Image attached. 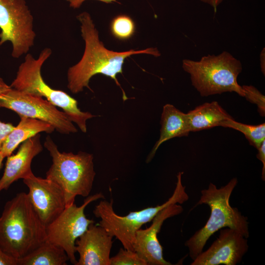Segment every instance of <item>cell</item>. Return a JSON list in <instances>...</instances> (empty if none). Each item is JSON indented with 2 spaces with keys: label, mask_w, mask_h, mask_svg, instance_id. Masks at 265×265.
Masks as SVG:
<instances>
[{
  "label": "cell",
  "mask_w": 265,
  "mask_h": 265,
  "mask_svg": "<svg viewBox=\"0 0 265 265\" xmlns=\"http://www.w3.org/2000/svg\"><path fill=\"white\" fill-rule=\"evenodd\" d=\"M77 18L80 24L81 35L85 48L80 60L69 67L67 71V87L74 94L82 92L85 87L90 89V80L96 74L110 77L121 87L116 76L122 73L123 65L127 58L138 54H150L155 57L160 55L156 48L131 49L121 52L109 50L100 40L98 30L89 13H80Z\"/></svg>",
  "instance_id": "obj_1"
},
{
  "label": "cell",
  "mask_w": 265,
  "mask_h": 265,
  "mask_svg": "<svg viewBox=\"0 0 265 265\" xmlns=\"http://www.w3.org/2000/svg\"><path fill=\"white\" fill-rule=\"evenodd\" d=\"M46 241V226L27 194L17 193L5 203L0 216V248L18 260Z\"/></svg>",
  "instance_id": "obj_2"
},
{
  "label": "cell",
  "mask_w": 265,
  "mask_h": 265,
  "mask_svg": "<svg viewBox=\"0 0 265 265\" xmlns=\"http://www.w3.org/2000/svg\"><path fill=\"white\" fill-rule=\"evenodd\" d=\"M237 184V178H234L220 188L211 183L208 188L201 190L200 198L194 208L200 205H207L210 208L211 214L205 225L185 242L192 260L203 251L210 238L223 228L234 229L245 238L249 237L248 218L237 208L231 206L229 203Z\"/></svg>",
  "instance_id": "obj_3"
},
{
  "label": "cell",
  "mask_w": 265,
  "mask_h": 265,
  "mask_svg": "<svg viewBox=\"0 0 265 265\" xmlns=\"http://www.w3.org/2000/svg\"><path fill=\"white\" fill-rule=\"evenodd\" d=\"M44 144L52 159L46 178L61 187L66 206L74 203L77 196H89L96 175L93 155L82 151L77 154L60 152L49 136Z\"/></svg>",
  "instance_id": "obj_4"
},
{
  "label": "cell",
  "mask_w": 265,
  "mask_h": 265,
  "mask_svg": "<svg viewBox=\"0 0 265 265\" xmlns=\"http://www.w3.org/2000/svg\"><path fill=\"white\" fill-rule=\"evenodd\" d=\"M52 53L51 49L46 48L41 52L37 58L26 53L10 86L25 93L45 97L47 101L62 109L70 121L76 123L85 133L87 120L95 116L89 112L81 111L78 107L76 100L63 91L51 88L43 79L41 68Z\"/></svg>",
  "instance_id": "obj_5"
},
{
  "label": "cell",
  "mask_w": 265,
  "mask_h": 265,
  "mask_svg": "<svg viewBox=\"0 0 265 265\" xmlns=\"http://www.w3.org/2000/svg\"><path fill=\"white\" fill-rule=\"evenodd\" d=\"M182 67L189 74L192 85L202 97L234 92L244 97L237 81L242 69L241 63L229 52L209 54L198 61L185 59Z\"/></svg>",
  "instance_id": "obj_6"
},
{
  "label": "cell",
  "mask_w": 265,
  "mask_h": 265,
  "mask_svg": "<svg viewBox=\"0 0 265 265\" xmlns=\"http://www.w3.org/2000/svg\"><path fill=\"white\" fill-rule=\"evenodd\" d=\"M183 174V172L178 173L173 194L160 205L131 212L126 215L120 216L114 211L112 199L110 202L101 201L93 211L95 217L101 219L98 224L103 227L111 236L118 239L124 249L134 251L135 234L143 225L152 221L159 212L170 205L182 204L188 200L186 186L183 185L182 182Z\"/></svg>",
  "instance_id": "obj_7"
},
{
  "label": "cell",
  "mask_w": 265,
  "mask_h": 265,
  "mask_svg": "<svg viewBox=\"0 0 265 265\" xmlns=\"http://www.w3.org/2000/svg\"><path fill=\"white\" fill-rule=\"evenodd\" d=\"M0 45L11 43L13 57L28 53L34 45L36 33L33 17L25 0H0Z\"/></svg>",
  "instance_id": "obj_8"
},
{
  "label": "cell",
  "mask_w": 265,
  "mask_h": 265,
  "mask_svg": "<svg viewBox=\"0 0 265 265\" xmlns=\"http://www.w3.org/2000/svg\"><path fill=\"white\" fill-rule=\"evenodd\" d=\"M100 199H105L101 192L88 196L80 207L75 203L66 206L59 216L46 227V240L63 248L74 265L77 262L75 257L76 240L85 232L90 224L95 223L93 220L86 218L84 210L90 203Z\"/></svg>",
  "instance_id": "obj_9"
},
{
  "label": "cell",
  "mask_w": 265,
  "mask_h": 265,
  "mask_svg": "<svg viewBox=\"0 0 265 265\" xmlns=\"http://www.w3.org/2000/svg\"><path fill=\"white\" fill-rule=\"evenodd\" d=\"M0 107L24 116L40 120L52 125L59 133H76L78 130L63 112L42 97L25 93L11 88L0 98Z\"/></svg>",
  "instance_id": "obj_10"
},
{
  "label": "cell",
  "mask_w": 265,
  "mask_h": 265,
  "mask_svg": "<svg viewBox=\"0 0 265 265\" xmlns=\"http://www.w3.org/2000/svg\"><path fill=\"white\" fill-rule=\"evenodd\" d=\"M27 193L38 217L46 226L53 222L66 207L64 192L54 182L33 173L23 179Z\"/></svg>",
  "instance_id": "obj_11"
},
{
  "label": "cell",
  "mask_w": 265,
  "mask_h": 265,
  "mask_svg": "<svg viewBox=\"0 0 265 265\" xmlns=\"http://www.w3.org/2000/svg\"><path fill=\"white\" fill-rule=\"evenodd\" d=\"M247 238L229 228L221 229L218 237L191 265H236L248 249Z\"/></svg>",
  "instance_id": "obj_12"
},
{
  "label": "cell",
  "mask_w": 265,
  "mask_h": 265,
  "mask_svg": "<svg viewBox=\"0 0 265 265\" xmlns=\"http://www.w3.org/2000/svg\"><path fill=\"white\" fill-rule=\"evenodd\" d=\"M183 211L180 204L170 205L156 215L149 227L140 228L136 231L134 250L148 265H172L163 257L162 247L158 240V234L165 220L180 214Z\"/></svg>",
  "instance_id": "obj_13"
},
{
  "label": "cell",
  "mask_w": 265,
  "mask_h": 265,
  "mask_svg": "<svg viewBox=\"0 0 265 265\" xmlns=\"http://www.w3.org/2000/svg\"><path fill=\"white\" fill-rule=\"evenodd\" d=\"M112 238L98 224H90L76 241V252L79 254L76 265H110Z\"/></svg>",
  "instance_id": "obj_14"
},
{
  "label": "cell",
  "mask_w": 265,
  "mask_h": 265,
  "mask_svg": "<svg viewBox=\"0 0 265 265\" xmlns=\"http://www.w3.org/2000/svg\"><path fill=\"white\" fill-rule=\"evenodd\" d=\"M42 150L38 133L24 141L16 154L8 156L3 175L0 179V192L7 189L18 180L24 179L32 174V160Z\"/></svg>",
  "instance_id": "obj_15"
},
{
  "label": "cell",
  "mask_w": 265,
  "mask_h": 265,
  "mask_svg": "<svg viewBox=\"0 0 265 265\" xmlns=\"http://www.w3.org/2000/svg\"><path fill=\"white\" fill-rule=\"evenodd\" d=\"M160 125L159 139L148 155L147 162L152 159L159 147L163 142L174 137L187 136L190 132L187 113L183 112L169 104L163 106Z\"/></svg>",
  "instance_id": "obj_16"
},
{
  "label": "cell",
  "mask_w": 265,
  "mask_h": 265,
  "mask_svg": "<svg viewBox=\"0 0 265 265\" xmlns=\"http://www.w3.org/2000/svg\"><path fill=\"white\" fill-rule=\"evenodd\" d=\"M20 121L8 134L0 150L4 158L10 156L18 146L41 132H53L54 128L48 122L21 116Z\"/></svg>",
  "instance_id": "obj_17"
},
{
  "label": "cell",
  "mask_w": 265,
  "mask_h": 265,
  "mask_svg": "<svg viewBox=\"0 0 265 265\" xmlns=\"http://www.w3.org/2000/svg\"><path fill=\"white\" fill-rule=\"evenodd\" d=\"M190 132H196L220 126L221 123L232 119L216 101L205 103L187 113Z\"/></svg>",
  "instance_id": "obj_18"
},
{
  "label": "cell",
  "mask_w": 265,
  "mask_h": 265,
  "mask_svg": "<svg viewBox=\"0 0 265 265\" xmlns=\"http://www.w3.org/2000/svg\"><path fill=\"white\" fill-rule=\"evenodd\" d=\"M69 258L61 247L46 240L25 257L17 260L18 265H65Z\"/></svg>",
  "instance_id": "obj_19"
},
{
  "label": "cell",
  "mask_w": 265,
  "mask_h": 265,
  "mask_svg": "<svg viewBox=\"0 0 265 265\" xmlns=\"http://www.w3.org/2000/svg\"><path fill=\"white\" fill-rule=\"evenodd\" d=\"M220 126L232 128L242 132L250 145L257 149L265 140V124L251 125L235 121L233 118L223 121Z\"/></svg>",
  "instance_id": "obj_20"
},
{
  "label": "cell",
  "mask_w": 265,
  "mask_h": 265,
  "mask_svg": "<svg viewBox=\"0 0 265 265\" xmlns=\"http://www.w3.org/2000/svg\"><path fill=\"white\" fill-rule=\"evenodd\" d=\"M111 29L112 34L120 39L131 37L134 31V24L132 19L126 15H120L112 22Z\"/></svg>",
  "instance_id": "obj_21"
},
{
  "label": "cell",
  "mask_w": 265,
  "mask_h": 265,
  "mask_svg": "<svg viewBox=\"0 0 265 265\" xmlns=\"http://www.w3.org/2000/svg\"><path fill=\"white\" fill-rule=\"evenodd\" d=\"M110 265H148L135 251L120 248L118 253L110 258Z\"/></svg>",
  "instance_id": "obj_22"
},
{
  "label": "cell",
  "mask_w": 265,
  "mask_h": 265,
  "mask_svg": "<svg viewBox=\"0 0 265 265\" xmlns=\"http://www.w3.org/2000/svg\"><path fill=\"white\" fill-rule=\"evenodd\" d=\"M244 97L250 103L257 106L258 110L262 117L265 116V97L256 87L252 85L241 86Z\"/></svg>",
  "instance_id": "obj_23"
},
{
  "label": "cell",
  "mask_w": 265,
  "mask_h": 265,
  "mask_svg": "<svg viewBox=\"0 0 265 265\" xmlns=\"http://www.w3.org/2000/svg\"><path fill=\"white\" fill-rule=\"evenodd\" d=\"M14 127L12 124L0 121V150L6 137Z\"/></svg>",
  "instance_id": "obj_24"
},
{
  "label": "cell",
  "mask_w": 265,
  "mask_h": 265,
  "mask_svg": "<svg viewBox=\"0 0 265 265\" xmlns=\"http://www.w3.org/2000/svg\"><path fill=\"white\" fill-rule=\"evenodd\" d=\"M258 152L257 154V159L263 163L262 172V179L265 180V140L263 142L261 146L257 149Z\"/></svg>",
  "instance_id": "obj_25"
},
{
  "label": "cell",
  "mask_w": 265,
  "mask_h": 265,
  "mask_svg": "<svg viewBox=\"0 0 265 265\" xmlns=\"http://www.w3.org/2000/svg\"><path fill=\"white\" fill-rule=\"evenodd\" d=\"M0 265H18L17 260L0 248Z\"/></svg>",
  "instance_id": "obj_26"
},
{
  "label": "cell",
  "mask_w": 265,
  "mask_h": 265,
  "mask_svg": "<svg viewBox=\"0 0 265 265\" xmlns=\"http://www.w3.org/2000/svg\"><path fill=\"white\" fill-rule=\"evenodd\" d=\"M69 3V6L74 9L80 8L83 2L86 0H66ZM103 2L110 3L112 2H117V0H97Z\"/></svg>",
  "instance_id": "obj_27"
},
{
  "label": "cell",
  "mask_w": 265,
  "mask_h": 265,
  "mask_svg": "<svg viewBox=\"0 0 265 265\" xmlns=\"http://www.w3.org/2000/svg\"><path fill=\"white\" fill-rule=\"evenodd\" d=\"M11 88V86L7 84L0 77V98Z\"/></svg>",
  "instance_id": "obj_28"
},
{
  "label": "cell",
  "mask_w": 265,
  "mask_h": 265,
  "mask_svg": "<svg viewBox=\"0 0 265 265\" xmlns=\"http://www.w3.org/2000/svg\"><path fill=\"white\" fill-rule=\"evenodd\" d=\"M265 48L263 49L261 53H260V64H261V71L265 75Z\"/></svg>",
  "instance_id": "obj_29"
},
{
  "label": "cell",
  "mask_w": 265,
  "mask_h": 265,
  "mask_svg": "<svg viewBox=\"0 0 265 265\" xmlns=\"http://www.w3.org/2000/svg\"><path fill=\"white\" fill-rule=\"evenodd\" d=\"M201 1L208 3L212 6L215 10L218 5L221 3L223 0H200Z\"/></svg>",
  "instance_id": "obj_30"
},
{
  "label": "cell",
  "mask_w": 265,
  "mask_h": 265,
  "mask_svg": "<svg viewBox=\"0 0 265 265\" xmlns=\"http://www.w3.org/2000/svg\"><path fill=\"white\" fill-rule=\"evenodd\" d=\"M4 157H3V156L2 155L1 152H0V168L1 166V165H2V161H3V159H4Z\"/></svg>",
  "instance_id": "obj_31"
}]
</instances>
